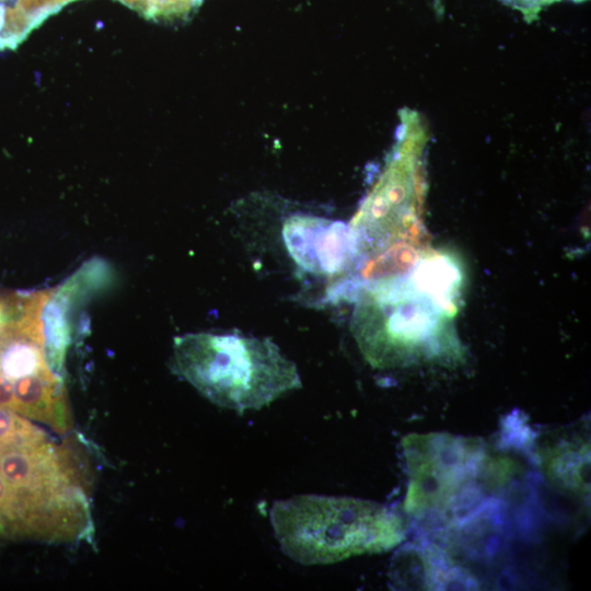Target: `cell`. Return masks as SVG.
Here are the masks:
<instances>
[{
    "label": "cell",
    "mask_w": 591,
    "mask_h": 591,
    "mask_svg": "<svg viewBox=\"0 0 591 591\" xmlns=\"http://www.w3.org/2000/svg\"><path fill=\"white\" fill-rule=\"evenodd\" d=\"M0 407L16 413L13 382L0 373Z\"/></svg>",
    "instance_id": "10"
},
{
    "label": "cell",
    "mask_w": 591,
    "mask_h": 591,
    "mask_svg": "<svg viewBox=\"0 0 591 591\" xmlns=\"http://www.w3.org/2000/svg\"><path fill=\"white\" fill-rule=\"evenodd\" d=\"M500 2L518 9L524 14H535L544 7L555 3L560 0H499Z\"/></svg>",
    "instance_id": "9"
},
{
    "label": "cell",
    "mask_w": 591,
    "mask_h": 591,
    "mask_svg": "<svg viewBox=\"0 0 591 591\" xmlns=\"http://www.w3.org/2000/svg\"><path fill=\"white\" fill-rule=\"evenodd\" d=\"M16 413L46 421L58 430L70 425L61 384L53 371L21 376L13 381Z\"/></svg>",
    "instance_id": "6"
},
{
    "label": "cell",
    "mask_w": 591,
    "mask_h": 591,
    "mask_svg": "<svg viewBox=\"0 0 591 591\" xmlns=\"http://www.w3.org/2000/svg\"><path fill=\"white\" fill-rule=\"evenodd\" d=\"M270 521L281 549L303 565L383 553L405 538L404 522L394 511L351 497L300 495L276 501Z\"/></svg>",
    "instance_id": "2"
},
{
    "label": "cell",
    "mask_w": 591,
    "mask_h": 591,
    "mask_svg": "<svg viewBox=\"0 0 591 591\" xmlns=\"http://www.w3.org/2000/svg\"><path fill=\"white\" fill-rule=\"evenodd\" d=\"M148 20L172 21L187 18L202 0H117Z\"/></svg>",
    "instance_id": "7"
},
{
    "label": "cell",
    "mask_w": 591,
    "mask_h": 591,
    "mask_svg": "<svg viewBox=\"0 0 591 591\" xmlns=\"http://www.w3.org/2000/svg\"><path fill=\"white\" fill-rule=\"evenodd\" d=\"M402 444L409 477L404 508L414 515L444 509L484 455L477 441L449 433H412Z\"/></svg>",
    "instance_id": "5"
},
{
    "label": "cell",
    "mask_w": 591,
    "mask_h": 591,
    "mask_svg": "<svg viewBox=\"0 0 591 591\" xmlns=\"http://www.w3.org/2000/svg\"><path fill=\"white\" fill-rule=\"evenodd\" d=\"M44 436L20 414L0 407V449Z\"/></svg>",
    "instance_id": "8"
},
{
    "label": "cell",
    "mask_w": 591,
    "mask_h": 591,
    "mask_svg": "<svg viewBox=\"0 0 591 591\" xmlns=\"http://www.w3.org/2000/svg\"><path fill=\"white\" fill-rule=\"evenodd\" d=\"M248 233L252 250L269 254L280 273L296 282L298 301L323 308L350 290L359 241L345 222L297 210L279 218L269 232Z\"/></svg>",
    "instance_id": "3"
},
{
    "label": "cell",
    "mask_w": 591,
    "mask_h": 591,
    "mask_svg": "<svg viewBox=\"0 0 591 591\" xmlns=\"http://www.w3.org/2000/svg\"><path fill=\"white\" fill-rule=\"evenodd\" d=\"M436 317L431 306L408 299L406 287L382 281L362 300L355 317L374 324L355 323L354 333L363 356L376 368L456 360L460 350L438 335Z\"/></svg>",
    "instance_id": "4"
},
{
    "label": "cell",
    "mask_w": 591,
    "mask_h": 591,
    "mask_svg": "<svg viewBox=\"0 0 591 591\" xmlns=\"http://www.w3.org/2000/svg\"><path fill=\"white\" fill-rule=\"evenodd\" d=\"M8 304L3 301H0V326L8 321Z\"/></svg>",
    "instance_id": "12"
},
{
    "label": "cell",
    "mask_w": 591,
    "mask_h": 591,
    "mask_svg": "<svg viewBox=\"0 0 591 591\" xmlns=\"http://www.w3.org/2000/svg\"><path fill=\"white\" fill-rule=\"evenodd\" d=\"M22 0H0V18L16 16Z\"/></svg>",
    "instance_id": "11"
},
{
    "label": "cell",
    "mask_w": 591,
    "mask_h": 591,
    "mask_svg": "<svg viewBox=\"0 0 591 591\" xmlns=\"http://www.w3.org/2000/svg\"><path fill=\"white\" fill-rule=\"evenodd\" d=\"M174 369L212 403L237 413L301 387L296 364L275 343L239 331L176 337Z\"/></svg>",
    "instance_id": "1"
}]
</instances>
